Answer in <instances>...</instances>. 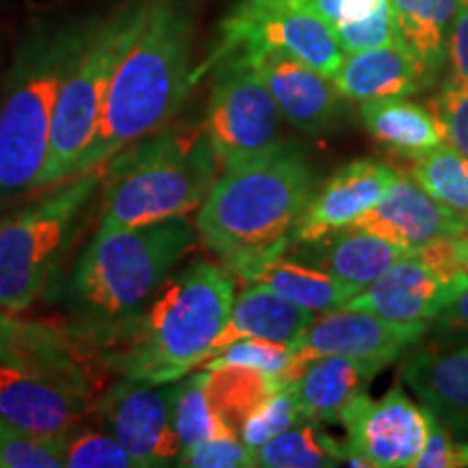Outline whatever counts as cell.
Returning a JSON list of instances; mask_svg holds the SVG:
<instances>
[{
  "label": "cell",
  "mask_w": 468,
  "mask_h": 468,
  "mask_svg": "<svg viewBox=\"0 0 468 468\" xmlns=\"http://www.w3.org/2000/svg\"><path fill=\"white\" fill-rule=\"evenodd\" d=\"M176 431L183 447L210 441V438L237 436L221 423L215 410L210 408L208 397L204 393L202 373L180 384L178 401H176Z\"/></svg>",
  "instance_id": "cell-30"
},
{
  "label": "cell",
  "mask_w": 468,
  "mask_h": 468,
  "mask_svg": "<svg viewBox=\"0 0 468 468\" xmlns=\"http://www.w3.org/2000/svg\"><path fill=\"white\" fill-rule=\"evenodd\" d=\"M102 185V167L68 178L48 196L0 219V310L22 313L39 300L76 221Z\"/></svg>",
  "instance_id": "cell-8"
},
{
  "label": "cell",
  "mask_w": 468,
  "mask_h": 468,
  "mask_svg": "<svg viewBox=\"0 0 468 468\" xmlns=\"http://www.w3.org/2000/svg\"><path fill=\"white\" fill-rule=\"evenodd\" d=\"M234 48H265L289 55L314 68L327 79L341 68L345 52L338 44L335 28L325 20L292 0H241L234 14L221 27L218 50L208 63L197 68V79L219 57Z\"/></svg>",
  "instance_id": "cell-10"
},
{
  "label": "cell",
  "mask_w": 468,
  "mask_h": 468,
  "mask_svg": "<svg viewBox=\"0 0 468 468\" xmlns=\"http://www.w3.org/2000/svg\"><path fill=\"white\" fill-rule=\"evenodd\" d=\"M176 464L189 468H250L256 466V453L239 441V436L210 438L180 449Z\"/></svg>",
  "instance_id": "cell-35"
},
{
  "label": "cell",
  "mask_w": 468,
  "mask_h": 468,
  "mask_svg": "<svg viewBox=\"0 0 468 468\" xmlns=\"http://www.w3.org/2000/svg\"><path fill=\"white\" fill-rule=\"evenodd\" d=\"M271 91L280 113L303 134L330 133L343 115L341 93L314 68L289 55L265 48H241Z\"/></svg>",
  "instance_id": "cell-16"
},
{
  "label": "cell",
  "mask_w": 468,
  "mask_h": 468,
  "mask_svg": "<svg viewBox=\"0 0 468 468\" xmlns=\"http://www.w3.org/2000/svg\"><path fill=\"white\" fill-rule=\"evenodd\" d=\"M308 245H319V251H314L319 267L325 269L347 291L349 297L358 295L390 265L412 254V250L390 239L354 226L327 234L321 241Z\"/></svg>",
  "instance_id": "cell-23"
},
{
  "label": "cell",
  "mask_w": 468,
  "mask_h": 468,
  "mask_svg": "<svg viewBox=\"0 0 468 468\" xmlns=\"http://www.w3.org/2000/svg\"><path fill=\"white\" fill-rule=\"evenodd\" d=\"M447 63L452 68V76L468 83V0H462L455 14L447 42Z\"/></svg>",
  "instance_id": "cell-41"
},
{
  "label": "cell",
  "mask_w": 468,
  "mask_h": 468,
  "mask_svg": "<svg viewBox=\"0 0 468 468\" xmlns=\"http://www.w3.org/2000/svg\"><path fill=\"white\" fill-rule=\"evenodd\" d=\"M144 7L145 0H122L102 20L83 27V37L57 96L48 159L37 189L79 174L101 122L111 76L142 22Z\"/></svg>",
  "instance_id": "cell-7"
},
{
  "label": "cell",
  "mask_w": 468,
  "mask_h": 468,
  "mask_svg": "<svg viewBox=\"0 0 468 468\" xmlns=\"http://www.w3.org/2000/svg\"><path fill=\"white\" fill-rule=\"evenodd\" d=\"M351 226L390 239L408 250H417L434 239L468 234V218L444 207L406 174Z\"/></svg>",
  "instance_id": "cell-18"
},
{
  "label": "cell",
  "mask_w": 468,
  "mask_h": 468,
  "mask_svg": "<svg viewBox=\"0 0 468 468\" xmlns=\"http://www.w3.org/2000/svg\"><path fill=\"white\" fill-rule=\"evenodd\" d=\"M289 356H291L289 345L262 341V338H243V341L228 345V347L221 349L218 356H213V358L204 362L200 368L243 365V367L259 368V371L276 378L280 382V376H282V371L286 368Z\"/></svg>",
  "instance_id": "cell-34"
},
{
  "label": "cell",
  "mask_w": 468,
  "mask_h": 468,
  "mask_svg": "<svg viewBox=\"0 0 468 468\" xmlns=\"http://www.w3.org/2000/svg\"><path fill=\"white\" fill-rule=\"evenodd\" d=\"M83 27L37 31L20 46L0 98V197L37 189L57 96Z\"/></svg>",
  "instance_id": "cell-6"
},
{
  "label": "cell",
  "mask_w": 468,
  "mask_h": 468,
  "mask_svg": "<svg viewBox=\"0 0 468 468\" xmlns=\"http://www.w3.org/2000/svg\"><path fill=\"white\" fill-rule=\"evenodd\" d=\"M68 468H134L137 462L115 436L104 431H69L66 434Z\"/></svg>",
  "instance_id": "cell-32"
},
{
  "label": "cell",
  "mask_w": 468,
  "mask_h": 468,
  "mask_svg": "<svg viewBox=\"0 0 468 468\" xmlns=\"http://www.w3.org/2000/svg\"><path fill=\"white\" fill-rule=\"evenodd\" d=\"M219 174L207 126H180L139 139L102 165L98 230L186 218L202 207Z\"/></svg>",
  "instance_id": "cell-5"
},
{
  "label": "cell",
  "mask_w": 468,
  "mask_h": 468,
  "mask_svg": "<svg viewBox=\"0 0 468 468\" xmlns=\"http://www.w3.org/2000/svg\"><path fill=\"white\" fill-rule=\"evenodd\" d=\"M347 434L343 464L365 468H406L423 452L427 441V412L395 384L382 399L356 395L343 408Z\"/></svg>",
  "instance_id": "cell-12"
},
{
  "label": "cell",
  "mask_w": 468,
  "mask_h": 468,
  "mask_svg": "<svg viewBox=\"0 0 468 468\" xmlns=\"http://www.w3.org/2000/svg\"><path fill=\"white\" fill-rule=\"evenodd\" d=\"M345 101L367 102L378 98H410L425 91L414 61L399 46L351 52L332 76Z\"/></svg>",
  "instance_id": "cell-24"
},
{
  "label": "cell",
  "mask_w": 468,
  "mask_h": 468,
  "mask_svg": "<svg viewBox=\"0 0 468 468\" xmlns=\"http://www.w3.org/2000/svg\"><path fill=\"white\" fill-rule=\"evenodd\" d=\"M449 144L468 159V83L449 76L438 90L434 107Z\"/></svg>",
  "instance_id": "cell-36"
},
{
  "label": "cell",
  "mask_w": 468,
  "mask_h": 468,
  "mask_svg": "<svg viewBox=\"0 0 468 468\" xmlns=\"http://www.w3.org/2000/svg\"><path fill=\"white\" fill-rule=\"evenodd\" d=\"M180 384H145L122 378L96 401L111 436L133 455L137 468L176 464L183 442L176 431Z\"/></svg>",
  "instance_id": "cell-13"
},
{
  "label": "cell",
  "mask_w": 468,
  "mask_h": 468,
  "mask_svg": "<svg viewBox=\"0 0 468 468\" xmlns=\"http://www.w3.org/2000/svg\"><path fill=\"white\" fill-rule=\"evenodd\" d=\"M22 324L11 321L5 314H0V365L3 362H17V351L22 341Z\"/></svg>",
  "instance_id": "cell-42"
},
{
  "label": "cell",
  "mask_w": 468,
  "mask_h": 468,
  "mask_svg": "<svg viewBox=\"0 0 468 468\" xmlns=\"http://www.w3.org/2000/svg\"><path fill=\"white\" fill-rule=\"evenodd\" d=\"M196 17L189 0H145L142 22L122 52L79 174L98 169L178 115L197 80Z\"/></svg>",
  "instance_id": "cell-1"
},
{
  "label": "cell",
  "mask_w": 468,
  "mask_h": 468,
  "mask_svg": "<svg viewBox=\"0 0 468 468\" xmlns=\"http://www.w3.org/2000/svg\"><path fill=\"white\" fill-rule=\"evenodd\" d=\"M66 436H35L0 420V468H63Z\"/></svg>",
  "instance_id": "cell-31"
},
{
  "label": "cell",
  "mask_w": 468,
  "mask_h": 468,
  "mask_svg": "<svg viewBox=\"0 0 468 468\" xmlns=\"http://www.w3.org/2000/svg\"><path fill=\"white\" fill-rule=\"evenodd\" d=\"M384 367L376 362L347 358V356H324L303 368L295 382L286 384L295 397L303 420L313 423H336L343 408L367 386Z\"/></svg>",
  "instance_id": "cell-21"
},
{
  "label": "cell",
  "mask_w": 468,
  "mask_h": 468,
  "mask_svg": "<svg viewBox=\"0 0 468 468\" xmlns=\"http://www.w3.org/2000/svg\"><path fill=\"white\" fill-rule=\"evenodd\" d=\"M234 303L226 267L197 261L169 276L128 324L93 338L117 376L145 384H172L208 360Z\"/></svg>",
  "instance_id": "cell-3"
},
{
  "label": "cell",
  "mask_w": 468,
  "mask_h": 468,
  "mask_svg": "<svg viewBox=\"0 0 468 468\" xmlns=\"http://www.w3.org/2000/svg\"><path fill=\"white\" fill-rule=\"evenodd\" d=\"M427 330L430 324H395L365 310H330L324 317L313 319L302 336L289 345L291 356L280 384L295 382L310 362L324 356H347L388 367L414 347Z\"/></svg>",
  "instance_id": "cell-11"
},
{
  "label": "cell",
  "mask_w": 468,
  "mask_h": 468,
  "mask_svg": "<svg viewBox=\"0 0 468 468\" xmlns=\"http://www.w3.org/2000/svg\"><path fill=\"white\" fill-rule=\"evenodd\" d=\"M335 33L345 55L382 48V46H393L395 33H393V17H390V3L379 11H376L373 16L365 17V20L335 28Z\"/></svg>",
  "instance_id": "cell-37"
},
{
  "label": "cell",
  "mask_w": 468,
  "mask_h": 468,
  "mask_svg": "<svg viewBox=\"0 0 468 468\" xmlns=\"http://www.w3.org/2000/svg\"><path fill=\"white\" fill-rule=\"evenodd\" d=\"M292 3L303 5L332 28H338L373 16L376 11L386 7L388 0H292Z\"/></svg>",
  "instance_id": "cell-39"
},
{
  "label": "cell",
  "mask_w": 468,
  "mask_h": 468,
  "mask_svg": "<svg viewBox=\"0 0 468 468\" xmlns=\"http://www.w3.org/2000/svg\"><path fill=\"white\" fill-rule=\"evenodd\" d=\"M248 3H265V0H248Z\"/></svg>",
  "instance_id": "cell-45"
},
{
  "label": "cell",
  "mask_w": 468,
  "mask_h": 468,
  "mask_svg": "<svg viewBox=\"0 0 468 468\" xmlns=\"http://www.w3.org/2000/svg\"><path fill=\"white\" fill-rule=\"evenodd\" d=\"M458 444H460V453H462V458H464L466 466H468V442H458Z\"/></svg>",
  "instance_id": "cell-44"
},
{
  "label": "cell",
  "mask_w": 468,
  "mask_h": 468,
  "mask_svg": "<svg viewBox=\"0 0 468 468\" xmlns=\"http://www.w3.org/2000/svg\"><path fill=\"white\" fill-rule=\"evenodd\" d=\"M455 251H458V261L462 269L468 273V234L455 237Z\"/></svg>",
  "instance_id": "cell-43"
},
{
  "label": "cell",
  "mask_w": 468,
  "mask_h": 468,
  "mask_svg": "<svg viewBox=\"0 0 468 468\" xmlns=\"http://www.w3.org/2000/svg\"><path fill=\"white\" fill-rule=\"evenodd\" d=\"M302 150L282 144L267 156L228 167L202 202L196 230L232 276L256 282L286 254L292 230L317 191Z\"/></svg>",
  "instance_id": "cell-2"
},
{
  "label": "cell",
  "mask_w": 468,
  "mask_h": 468,
  "mask_svg": "<svg viewBox=\"0 0 468 468\" xmlns=\"http://www.w3.org/2000/svg\"><path fill=\"white\" fill-rule=\"evenodd\" d=\"M401 379L441 423L468 434V341H431L412 351L401 365Z\"/></svg>",
  "instance_id": "cell-19"
},
{
  "label": "cell",
  "mask_w": 468,
  "mask_h": 468,
  "mask_svg": "<svg viewBox=\"0 0 468 468\" xmlns=\"http://www.w3.org/2000/svg\"><path fill=\"white\" fill-rule=\"evenodd\" d=\"M427 412V441L423 452L414 460L417 468H462L466 466L460 444L453 442L452 430L441 423L430 410Z\"/></svg>",
  "instance_id": "cell-38"
},
{
  "label": "cell",
  "mask_w": 468,
  "mask_h": 468,
  "mask_svg": "<svg viewBox=\"0 0 468 468\" xmlns=\"http://www.w3.org/2000/svg\"><path fill=\"white\" fill-rule=\"evenodd\" d=\"M91 382L46 367L0 365V420L35 436H66L87 410Z\"/></svg>",
  "instance_id": "cell-14"
},
{
  "label": "cell",
  "mask_w": 468,
  "mask_h": 468,
  "mask_svg": "<svg viewBox=\"0 0 468 468\" xmlns=\"http://www.w3.org/2000/svg\"><path fill=\"white\" fill-rule=\"evenodd\" d=\"M256 282L269 286L284 300L313 313H330V310L343 308L351 300L347 291L325 269L286 259V256L273 261Z\"/></svg>",
  "instance_id": "cell-27"
},
{
  "label": "cell",
  "mask_w": 468,
  "mask_h": 468,
  "mask_svg": "<svg viewBox=\"0 0 468 468\" xmlns=\"http://www.w3.org/2000/svg\"><path fill=\"white\" fill-rule=\"evenodd\" d=\"M430 330L436 343L468 341V286L441 310Z\"/></svg>",
  "instance_id": "cell-40"
},
{
  "label": "cell",
  "mask_w": 468,
  "mask_h": 468,
  "mask_svg": "<svg viewBox=\"0 0 468 468\" xmlns=\"http://www.w3.org/2000/svg\"><path fill=\"white\" fill-rule=\"evenodd\" d=\"M204 126L221 167H237L282 145V113L248 52L219 57Z\"/></svg>",
  "instance_id": "cell-9"
},
{
  "label": "cell",
  "mask_w": 468,
  "mask_h": 468,
  "mask_svg": "<svg viewBox=\"0 0 468 468\" xmlns=\"http://www.w3.org/2000/svg\"><path fill=\"white\" fill-rule=\"evenodd\" d=\"M300 420H303L300 408H297L295 397L286 386L273 393L262 406L256 410L251 417L245 420L239 438L251 449H259L271 438L284 434L286 430L295 427Z\"/></svg>",
  "instance_id": "cell-33"
},
{
  "label": "cell",
  "mask_w": 468,
  "mask_h": 468,
  "mask_svg": "<svg viewBox=\"0 0 468 468\" xmlns=\"http://www.w3.org/2000/svg\"><path fill=\"white\" fill-rule=\"evenodd\" d=\"M360 120L365 131L399 161L434 150L447 139L436 111L410 98L360 102Z\"/></svg>",
  "instance_id": "cell-25"
},
{
  "label": "cell",
  "mask_w": 468,
  "mask_h": 468,
  "mask_svg": "<svg viewBox=\"0 0 468 468\" xmlns=\"http://www.w3.org/2000/svg\"><path fill=\"white\" fill-rule=\"evenodd\" d=\"M256 466L265 468H330L345 462L347 442L327 434L321 423L291 427L259 449Z\"/></svg>",
  "instance_id": "cell-28"
},
{
  "label": "cell",
  "mask_w": 468,
  "mask_h": 468,
  "mask_svg": "<svg viewBox=\"0 0 468 468\" xmlns=\"http://www.w3.org/2000/svg\"><path fill=\"white\" fill-rule=\"evenodd\" d=\"M399 176V169L379 159H356L338 167L310 197L292 230V243H317L327 234L351 226L382 200Z\"/></svg>",
  "instance_id": "cell-15"
},
{
  "label": "cell",
  "mask_w": 468,
  "mask_h": 468,
  "mask_svg": "<svg viewBox=\"0 0 468 468\" xmlns=\"http://www.w3.org/2000/svg\"><path fill=\"white\" fill-rule=\"evenodd\" d=\"M314 313L297 303L284 300L269 286L251 282L232 303L221 335L210 347L208 360L218 356L228 345L243 338H262V341L291 345L302 332L313 324Z\"/></svg>",
  "instance_id": "cell-22"
},
{
  "label": "cell",
  "mask_w": 468,
  "mask_h": 468,
  "mask_svg": "<svg viewBox=\"0 0 468 468\" xmlns=\"http://www.w3.org/2000/svg\"><path fill=\"white\" fill-rule=\"evenodd\" d=\"M468 282H449L414 254L390 265L371 286L345 303L395 324H431Z\"/></svg>",
  "instance_id": "cell-17"
},
{
  "label": "cell",
  "mask_w": 468,
  "mask_h": 468,
  "mask_svg": "<svg viewBox=\"0 0 468 468\" xmlns=\"http://www.w3.org/2000/svg\"><path fill=\"white\" fill-rule=\"evenodd\" d=\"M395 46L417 66L423 90H431L447 66V42L462 0H388Z\"/></svg>",
  "instance_id": "cell-20"
},
{
  "label": "cell",
  "mask_w": 468,
  "mask_h": 468,
  "mask_svg": "<svg viewBox=\"0 0 468 468\" xmlns=\"http://www.w3.org/2000/svg\"><path fill=\"white\" fill-rule=\"evenodd\" d=\"M196 237L185 218L98 230L66 284V306L79 324V338L93 341L137 317Z\"/></svg>",
  "instance_id": "cell-4"
},
{
  "label": "cell",
  "mask_w": 468,
  "mask_h": 468,
  "mask_svg": "<svg viewBox=\"0 0 468 468\" xmlns=\"http://www.w3.org/2000/svg\"><path fill=\"white\" fill-rule=\"evenodd\" d=\"M202 384L210 408L237 436L245 420L282 386L276 378L243 365L204 368Z\"/></svg>",
  "instance_id": "cell-26"
},
{
  "label": "cell",
  "mask_w": 468,
  "mask_h": 468,
  "mask_svg": "<svg viewBox=\"0 0 468 468\" xmlns=\"http://www.w3.org/2000/svg\"><path fill=\"white\" fill-rule=\"evenodd\" d=\"M406 172L438 202L468 218V159L453 145L438 148L406 159Z\"/></svg>",
  "instance_id": "cell-29"
}]
</instances>
